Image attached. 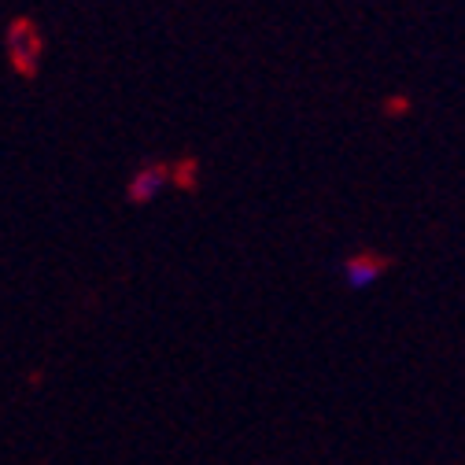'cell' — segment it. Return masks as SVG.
Instances as JSON below:
<instances>
[{
	"label": "cell",
	"mask_w": 465,
	"mask_h": 465,
	"mask_svg": "<svg viewBox=\"0 0 465 465\" xmlns=\"http://www.w3.org/2000/svg\"><path fill=\"white\" fill-rule=\"evenodd\" d=\"M5 45H8V60L12 67L23 74V78H34L37 74V64H41V34L30 19H12L8 34H5Z\"/></svg>",
	"instance_id": "6da1fadb"
},
{
	"label": "cell",
	"mask_w": 465,
	"mask_h": 465,
	"mask_svg": "<svg viewBox=\"0 0 465 465\" xmlns=\"http://www.w3.org/2000/svg\"><path fill=\"white\" fill-rule=\"evenodd\" d=\"M196 163H173V189H196Z\"/></svg>",
	"instance_id": "277c9868"
},
{
	"label": "cell",
	"mask_w": 465,
	"mask_h": 465,
	"mask_svg": "<svg viewBox=\"0 0 465 465\" xmlns=\"http://www.w3.org/2000/svg\"><path fill=\"white\" fill-rule=\"evenodd\" d=\"M166 189H173V163H144L134 170V178L126 185V200L130 203H152Z\"/></svg>",
	"instance_id": "7a4b0ae2"
},
{
	"label": "cell",
	"mask_w": 465,
	"mask_h": 465,
	"mask_svg": "<svg viewBox=\"0 0 465 465\" xmlns=\"http://www.w3.org/2000/svg\"><path fill=\"white\" fill-rule=\"evenodd\" d=\"M388 266H391V259L381 252H355L343 259V281H347V288H370L388 273Z\"/></svg>",
	"instance_id": "3957f363"
}]
</instances>
